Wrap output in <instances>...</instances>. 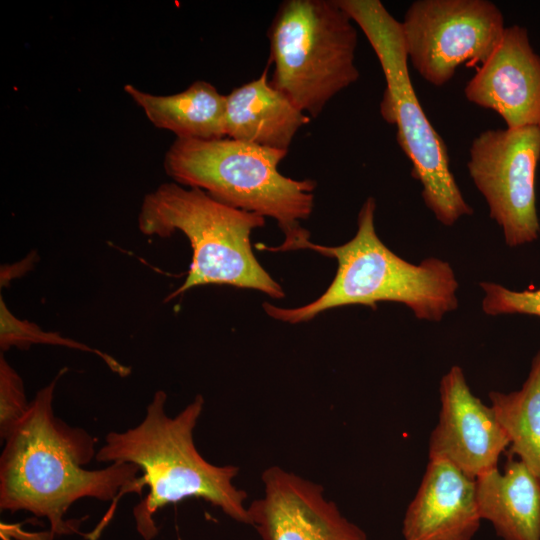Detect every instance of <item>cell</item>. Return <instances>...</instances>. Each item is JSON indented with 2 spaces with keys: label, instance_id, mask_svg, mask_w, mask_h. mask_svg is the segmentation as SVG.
<instances>
[{
  "label": "cell",
  "instance_id": "8",
  "mask_svg": "<svg viewBox=\"0 0 540 540\" xmlns=\"http://www.w3.org/2000/svg\"><path fill=\"white\" fill-rule=\"evenodd\" d=\"M400 23L408 61L436 87L463 64H484L506 29L501 10L488 0H417Z\"/></svg>",
  "mask_w": 540,
  "mask_h": 540
},
{
  "label": "cell",
  "instance_id": "6",
  "mask_svg": "<svg viewBox=\"0 0 540 540\" xmlns=\"http://www.w3.org/2000/svg\"><path fill=\"white\" fill-rule=\"evenodd\" d=\"M368 39L381 65L386 88L382 118L397 127V142L422 186V198L436 219L452 226L473 213L450 169L447 146L425 114L411 82L401 23L379 0H339Z\"/></svg>",
  "mask_w": 540,
  "mask_h": 540
},
{
  "label": "cell",
  "instance_id": "4",
  "mask_svg": "<svg viewBox=\"0 0 540 540\" xmlns=\"http://www.w3.org/2000/svg\"><path fill=\"white\" fill-rule=\"evenodd\" d=\"M288 151L228 137L215 140L176 138L163 167L173 182L198 188L231 207L274 219L285 235L270 251L298 249L309 240L300 221L310 217L316 182L284 176L278 169Z\"/></svg>",
  "mask_w": 540,
  "mask_h": 540
},
{
  "label": "cell",
  "instance_id": "10",
  "mask_svg": "<svg viewBox=\"0 0 540 540\" xmlns=\"http://www.w3.org/2000/svg\"><path fill=\"white\" fill-rule=\"evenodd\" d=\"M264 494L247 505L249 525L263 540H369L322 485L280 466L262 472Z\"/></svg>",
  "mask_w": 540,
  "mask_h": 540
},
{
  "label": "cell",
  "instance_id": "13",
  "mask_svg": "<svg viewBox=\"0 0 540 540\" xmlns=\"http://www.w3.org/2000/svg\"><path fill=\"white\" fill-rule=\"evenodd\" d=\"M482 518L476 479L444 460H429L402 522L404 540H472Z\"/></svg>",
  "mask_w": 540,
  "mask_h": 540
},
{
  "label": "cell",
  "instance_id": "5",
  "mask_svg": "<svg viewBox=\"0 0 540 540\" xmlns=\"http://www.w3.org/2000/svg\"><path fill=\"white\" fill-rule=\"evenodd\" d=\"M137 223L146 236L180 232L192 248L185 281L166 301L205 285L257 290L273 299L285 296L252 250L251 233L265 225L261 215L226 205L201 189L167 182L144 197Z\"/></svg>",
  "mask_w": 540,
  "mask_h": 540
},
{
  "label": "cell",
  "instance_id": "18",
  "mask_svg": "<svg viewBox=\"0 0 540 540\" xmlns=\"http://www.w3.org/2000/svg\"><path fill=\"white\" fill-rule=\"evenodd\" d=\"M44 344L62 346L83 352L93 353L100 357L111 371L119 376H127L131 369L122 365L112 356L84 343L65 337L58 332L42 330L37 324L16 317L0 296V348L1 352L12 347L27 350L32 345Z\"/></svg>",
  "mask_w": 540,
  "mask_h": 540
},
{
  "label": "cell",
  "instance_id": "2",
  "mask_svg": "<svg viewBox=\"0 0 540 540\" xmlns=\"http://www.w3.org/2000/svg\"><path fill=\"white\" fill-rule=\"evenodd\" d=\"M167 394L155 392L144 419L123 432H109L96 453L103 463L139 466L149 492L133 509L136 528L145 540L157 533L154 514L186 498H201L233 520L248 524L247 493L233 483L239 473L234 465L217 466L205 460L194 443V429L205 400L197 395L174 417L166 412Z\"/></svg>",
  "mask_w": 540,
  "mask_h": 540
},
{
  "label": "cell",
  "instance_id": "20",
  "mask_svg": "<svg viewBox=\"0 0 540 540\" xmlns=\"http://www.w3.org/2000/svg\"><path fill=\"white\" fill-rule=\"evenodd\" d=\"M482 309L488 315L527 314L540 318V288L514 291L502 285L482 282Z\"/></svg>",
  "mask_w": 540,
  "mask_h": 540
},
{
  "label": "cell",
  "instance_id": "14",
  "mask_svg": "<svg viewBox=\"0 0 540 540\" xmlns=\"http://www.w3.org/2000/svg\"><path fill=\"white\" fill-rule=\"evenodd\" d=\"M311 118L272 86L268 67L226 96V137L288 151L300 128Z\"/></svg>",
  "mask_w": 540,
  "mask_h": 540
},
{
  "label": "cell",
  "instance_id": "19",
  "mask_svg": "<svg viewBox=\"0 0 540 540\" xmlns=\"http://www.w3.org/2000/svg\"><path fill=\"white\" fill-rule=\"evenodd\" d=\"M30 401L16 370L0 355V437L5 440L28 411Z\"/></svg>",
  "mask_w": 540,
  "mask_h": 540
},
{
  "label": "cell",
  "instance_id": "9",
  "mask_svg": "<svg viewBox=\"0 0 540 540\" xmlns=\"http://www.w3.org/2000/svg\"><path fill=\"white\" fill-rule=\"evenodd\" d=\"M539 160L538 127L487 129L471 142L469 175L484 197L490 217L501 227L508 246L530 243L539 236L536 206Z\"/></svg>",
  "mask_w": 540,
  "mask_h": 540
},
{
  "label": "cell",
  "instance_id": "3",
  "mask_svg": "<svg viewBox=\"0 0 540 540\" xmlns=\"http://www.w3.org/2000/svg\"><path fill=\"white\" fill-rule=\"evenodd\" d=\"M375 211L376 201L368 197L358 213L354 237L340 246L317 245L310 240L303 245L302 249L337 261L335 277L317 299L295 308L265 302V313L278 321L298 324L347 305L375 310L380 302L402 303L416 318L428 321H440L455 310L458 282L450 264L437 258L413 264L396 255L376 233Z\"/></svg>",
  "mask_w": 540,
  "mask_h": 540
},
{
  "label": "cell",
  "instance_id": "17",
  "mask_svg": "<svg viewBox=\"0 0 540 540\" xmlns=\"http://www.w3.org/2000/svg\"><path fill=\"white\" fill-rule=\"evenodd\" d=\"M489 399L509 440L508 454L516 455L540 478V350L519 390L491 391Z\"/></svg>",
  "mask_w": 540,
  "mask_h": 540
},
{
  "label": "cell",
  "instance_id": "11",
  "mask_svg": "<svg viewBox=\"0 0 540 540\" xmlns=\"http://www.w3.org/2000/svg\"><path fill=\"white\" fill-rule=\"evenodd\" d=\"M441 408L429 438V460H444L477 478L495 468L509 440L491 406L470 390L464 372L454 365L439 386Z\"/></svg>",
  "mask_w": 540,
  "mask_h": 540
},
{
  "label": "cell",
  "instance_id": "16",
  "mask_svg": "<svg viewBox=\"0 0 540 540\" xmlns=\"http://www.w3.org/2000/svg\"><path fill=\"white\" fill-rule=\"evenodd\" d=\"M124 91L155 127L169 130L177 138L226 137V96L209 82L195 81L184 91L167 96L144 92L132 84H126Z\"/></svg>",
  "mask_w": 540,
  "mask_h": 540
},
{
  "label": "cell",
  "instance_id": "1",
  "mask_svg": "<svg viewBox=\"0 0 540 540\" xmlns=\"http://www.w3.org/2000/svg\"><path fill=\"white\" fill-rule=\"evenodd\" d=\"M68 369L37 391L28 411L4 440L0 457V508L28 511L45 517L52 535L77 532V522L65 514L77 500H115L127 493L142 494L139 466L112 463L88 470L95 456L96 440L82 428L56 417L55 387Z\"/></svg>",
  "mask_w": 540,
  "mask_h": 540
},
{
  "label": "cell",
  "instance_id": "12",
  "mask_svg": "<svg viewBox=\"0 0 540 540\" xmlns=\"http://www.w3.org/2000/svg\"><path fill=\"white\" fill-rule=\"evenodd\" d=\"M464 95L496 112L507 128H540V56L525 27H506L498 47L467 82Z\"/></svg>",
  "mask_w": 540,
  "mask_h": 540
},
{
  "label": "cell",
  "instance_id": "7",
  "mask_svg": "<svg viewBox=\"0 0 540 540\" xmlns=\"http://www.w3.org/2000/svg\"><path fill=\"white\" fill-rule=\"evenodd\" d=\"M267 37L270 83L309 117L360 77L357 30L339 0L283 1Z\"/></svg>",
  "mask_w": 540,
  "mask_h": 540
},
{
  "label": "cell",
  "instance_id": "15",
  "mask_svg": "<svg viewBox=\"0 0 540 540\" xmlns=\"http://www.w3.org/2000/svg\"><path fill=\"white\" fill-rule=\"evenodd\" d=\"M482 520L502 540H540V478L508 454L504 471L495 468L476 478Z\"/></svg>",
  "mask_w": 540,
  "mask_h": 540
}]
</instances>
